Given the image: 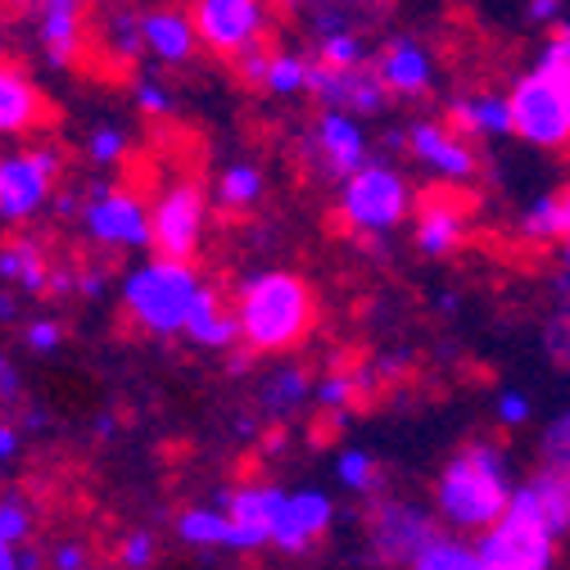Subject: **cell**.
Returning <instances> with one entry per match:
<instances>
[{"mask_svg": "<svg viewBox=\"0 0 570 570\" xmlns=\"http://www.w3.org/2000/svg\"><path fill=\"white\" fill-rule=\"evenodd\" d=\"M407 150L425 173H435L449 186H462L480 173L471 136H462L453 122H412L407 127Z\"/></svg>", "mask_w": 570, "mask_h": 570, "instance_id": "cell-11", "label": "cell"}, {"mask_svg": "<svg viewBox=\"0 0 570 570\" xmlns=\"http://www.w3.org/2000/svg\"><path fill=\"white\" fill-rule=\"evenodd\" d=\"M412 213V190L394 164H363L340 181V218L353 236H385Z\"/></svg>", "mask_w": 570, "mask_h": 570, "instance_id": "cell-5", "label": "cell"}, {"mask_svg": "<svg viewBox=\"0 0 570 570\" xmlns=\"http://www.w3.org/2000/svg\"><path fill=\"white\" fill-rule=\"evenodd\" d=\"M199 291H204V281H199L190 258L159 254V258L140 263L122 276V308L140 331L173 340V335H186V322H190Z\"/></svg>", "mask_w": 570, "mask_h": 570, "instance_id": "cell-4", "label": "cell"}, {"mask_svg": "<svg viewBox=\"0 0 570 570\" xmlns=\"http://www.w3.org/2000/svg\"><path fill=\"white\" fill-rule=\"evenodd\" d=\"M105 291H109V272H105V267L78 272V295H82V299H100Z\"/></svg>", "mask_w": 570, "mask_h": 570, "instance_id": "cell-47", "label": "cell"}, {"mask_svg": "<svg viewBox=\"0 0 570 570\" xmlns=\"http://www.w3.org/2000/svg\"><path fill=\"white\" fill-rule=\"evenodd\" d=\"M335 521V503L322 489H285L281 512L272 521V548L281 552H308Z\"/></svg>", "mask_w": 570, "mask_h": 570, "instance_id": "cell-14", "label": "cell"}, {"mask_svg": "<svg viewBox=\"0 0 570 570\" xmlns=\"http://www.w3.org/2000/svg\"><path fill=\"white\" fill-rule=\"evenodd\" d=\"M140 37H146V55L159 63H190L199 46V28L181 10H146L140 14Z\"/></svg>", "mask_w": 570, "mask_h": 570, "instance_id": "cell-21", "label": "cell"}, {"mask_svg": "<svg viewBox=\"0 0 570 570\" xmlns=\"http://www.w3.org/2000/svg\"><path fill=\"white\" fill-rule=\"evenodd\" d=\"M539 68L552 73V78H561V82H570V23H561L548 37V46L539 50Z\"/></svg>", "mask_w": 570, "mask_h": 570, "instance_id": "cell-37", "label": "cell"}, {"mask_svg": "<svg viewBox=\"0 0 570 570\" xmlns=\"http://www.w3.org/2000/svg\"><path fill=\"white\" fill-rule=\"evenodd\" d=\"M41 425H46V412L32 407V412H28V431H41Z\"/></svg>", "mask_w": 570, "mask_h": 570, "instance_id": "cell-56", "label": "cell"}, {"mask_svg": "<svg viewBox=\"0 0 570 570\" xmlns=\"http://www.w3.org/2000/svg\"><path fill=\"white\" fill-rule=\"evenodd\" d=\"M19 317V299L14 295H0V322H14Z\"/></svg>", "mask_w": 570, "mask_h": 570, "instance_id": "cell-54", "label": "cell"}, {"mask_svg": "<svg viewBox=\"0 0 570 570\" xmlns=\"http://www.w3.org/2000/svg\"><path fill=\"white\" fill-rule=\"evenodd\" d=\"M122 150H127V136H122L118 127H96L91 140H87V155H91V164H100V168H114V164L122 159Z\"/></svg>", "mask_w": 570, "mask_h": 570, "instance_id": "cell-39", "label": "cell"}, {"mask_svg": "<svg viewBox=\"0 0 570 570\" xmlns=\"http://www.w3.org/2000/svg\"><path fill=\"white\" fill-rule=\"evenodd\" d=\"M466 232H471V218H466V208L453 195H431L421 204L416 223H412V240H416V249L425 258L458 254L466 245Z\"/></svg>", "mask_w": 570, "mask_h": 570, "instance_id": "cell-18", "label": "cell"}, {"mask_svg": "<svg viewBox=\"0 0 570 570\" xmlns=\"http://www.w3.org/2000/svg\"><path fill=\"white\" fill-rule=\"evenodd\" d=\"M14 453H19V431L10 421H0V462H10Z\"/></svg>", "mask_w": 570, "mask_h": 570, "instance_id": "cell-49", "label": "cell"}, {"mask_svg": "<svg viewBox=\"0 0 570 570\" xmlns=\"http://www.w3.org/2000/svg\"><path fill=\"white\" fill-rule=\"evenodd\" d=\"M73 291H78V272L55 267V272H50V281H46V295H55V299H68Z\"/></svg>", "mask_w": 570, "mask_h": 570, "instance_id": "cell-48", "label": "cell"}, {"mask_svg": "<svg viewBox=\"0 0 570 570\" xmlns=\"http://www.w3.org/2000/svg\"><path fill=\"white\" fill-rule=\"evenodd\" d=\"M512 493H517V475L508 453L493 440H471L444 462L435 480V512L449 530L480 534L508 512Z\"/></svg>", "mask_w": 570, "mask_h": 570, "instance_id": "cell-2", "label": "cell"}, {"mask_svg": "<svg viewBox=\"0 0 570 570\" xmlns=\"http://www.w3.org/2000/svg\"><path fill=\"white\" fill-rule=\"evenodd\" d=\"M561 267H566V276H570V240H561Z\"/></svg>", "mask_w": 570, "mask_h": 570, "instance_id": "cell-57", "label": "cell"}, {"mask_svg": "<svg viewBox=\"0 0 570 570\" xmlns=\"http://www.w3.org/2000/svg\"><path fill=\"white\" fill-rule=\"evenodd\" d=\"M55 213H59V218H73V213H78V199L68 195V190H63V195H55Z\"/></svg>", "mask_w": 570, "mask_h": 570, "instance_id": "cell-52", "label": "cell"}, {"mask_svg": "<svg viewBox=\"0 0 570 570\" xmlns=\"http://www.w3.org/2000/svg\"><path fill=\"white\" fill-rule=\"evenodd\" d=\"M0 276L14 281L19 291H28V295H41L46 281H50V267L41 258V245H32V240L6 245V249H0Z\"/></svg>", "mask_w": 570, "mask_h": 570, "instance_id": "cell-26", "label": "cell"}, {"mask_svg": "<svg viewBox=\"0 0 570 570\" xmlns=\"http://www.w3.org/2000/svg\"><path fill=\"white\" fill-rule=\"evenodd\" d=\"M521 236L534 245L561 240V199L557 195H539L525 213H521Z\"/></svg>", "mask_w": 570, "mask_h": 570, "instance_id": "cell-32", "label": "cell"}, {"mask_svg": "<svg viewBox=\"0 0 570 570\" xmlns=\"http://www.w3.org/2000/svg\"><path fill=\"white\" fill-rule=\"evenodd\" d=\"M0 539L14 548L32 539V508L23 503V493H0Z\"/></svg>", "mask_w": 570, "mask_h": 570, "instance_id": "cell-35", "label": "cell"}, {"mask_svg": "<svg viewBox=\"0 0 570 570\" xmlns=\"http://www.w3.org/2000/svg\"><path fill=\"white\" fill-rule=\"evenodd\" d=\"M177 539L190 548H232L236 521L227 508H186L177 512Z\"/></svg>", "mask_w": 570, "mask_h": 570, "instance_id": "cell-25", "label": "cell"}, {"mask_svg": "<svg viewBox=\"0 0 570 570\" xmlns=\"http://www.w3.org/2000/svg\"><path fill=\"white\" fill-rule=\"evenodd\" d=\"M376 73H381V82L390 87V96H399V100H421V96H431V87H435V59H431V50H425L421 41L399 37V41H390V46L381 50Z\"/></svg>", "mask_w": 570, "mask_h": 570, "instance_id": "cell-17", "label": "cell"}, {"mask_svg": "<svg viewBox=\"0 0 570 570\" xmlns=\"http://www.w3.org/2000/svg\"><path fill=\"white\" fill-rule=\"evenodd\" d=\"M23 340H28V348H32V353H55V348L63 344V326H59L55 317H37V322L28 326V335H23Z\"/></svg>", "mask_w": 570, "mask_h": 570, "instance_id": "cell-42", "label": "cell"}, {"mask_svg": "<svg viewBox=\"0 0 570 570\" xmlns=\"http://www.w3.org/2000/svg\"><path fill=\"white\" fill-rule=\"evenodd\" d=\"M236 322H240V344L249 353H291L308 340L317 322L313 285L299 272H285V267L258 272L240 285Z\"/></svg>", "mask_w": 570, "mask_h": 570, "instance_id": "cell-3", "label": "cell"}, {"mask_svg": "<svg viewBox=\"0 0 570 570\" xmlns=\"http://www.w3.org/2000/svg\"><path fill=\"white\" fill-rule=\"evenodd\" d=\"M539 453H543V466L557 471V475L570 484V407L548 425V435H543Z\"/></svg>", "mask_w": 570, "mask_h": 570, "instance_id": "cell-34", "label": "cell"}, {"mask_svg": "<svg viewBox=\"0 0 570 570\" xmlns=\"http://www.w3.org/2000/svg\"><path fill=\"white\" fill-rule=\"evenodd\" d=\"M308 96H317L326 109H348V114H381L390 100V87L381 82L376 63H358V68H331V63H313L308 73Z\"/></svg>", "mask_w": 570, "mask_h": 570, "instance_id": "cell-13", "label": "cell"}, {"mask_svg": "<svg viewBox=\"0 0 570 570\" xmlns=\"http://www.w3.org/2000/svg\"><path fill=\"white\" fill-rule=\"evenodd\" d=\"M281 498H285V489L281 484H267V480H254V484H240V489H227L223 493V508L236 521L232 552H254V548H267L272 543V521L281 512Z\"/></svg>", "mask_w": 570, "mask_h": 570, "instance_id": "cell-16", "label": "cell"}, {"mask_svg": "<svg viewBox=\"0 0 570 570\" xmlns=\"http://www.w3.org/2000/svg\"><path fill=\"white\" fill-rule=\"evenodd\" d=\"M258 195H263V173L254 164L223 168V177H218V204L227 213H245L249 204H258Z\"/></svg>", "mask_w": 570, "mask_h": 570, "instance_id": "cell-28", "label": "cell"}, {"mask_svg": "<svg viewBox=\"0 0 570 570\" xmlns=\"http://www.w3.org/2000/svg\"><path fill=\"white\" fill-rule=\"evenodd\" d=\"M367 59L363 41L353 37L348 28H331L322 32V46H317V63H331V68H358Z\"/></svg>", "mask_w": 570, "mask_h": 570, "instance_id": "cell-33", "label": "cell"}, {"mask_svg": "<svg viewBox=\"0 0 570 570\" xmlns=\"http://www.w3.org/2000/svg\"><path fill=\"white\" fill-rule=\"evenodd\" d=\"M41 118H46V100L32 87V78L0 59V136H23L41 127Z\"/></svg>", "mask_w": 570, "mask_h": 570, "instance_id": "cell-22", "label": "cell"}, {"mask_svg": "<svg viewBox=\"0 0 570 570\" xmlns=\"http://www.w3.org/2000/svg\"><path fill=\"white\" fill-rule=\"evenodd\" d=\"M543 344H548V353H552V358L570 363V313H557V317L548 322V331H543Z\"/></svg>", "mask_w": 570, "mask_h": 570, "instance_id": "cell-43", "label": "cell"}, {"mask_svg": "<svg viewBox=\"0 0 570 570\" xmlns=\"http://www.w3.org/2000/svg\"><path fill=\"white\" fill-rule=\"evenodd\" d=\"M407 570H489V566H484V557H480L475 543L453 539V534H440V539H431V543H425L412 557Z\"/></svg>", "mask_w": 570, "mask_h": 570, "instance_id": "cell-27", "label": "cell"}, {"mask_svg": "<svg viewBox=\"0 0 570 570\" xmlns=\"http://www.w3.org/2000/svg\"><path fill=\"white\" fill-rule=\"evenodd\" d=\"M37 32L55 68H68L82 50V0H37Z\"/></svg>", "mask_w": 570, "mask_h": 570, "instance_id": "cell-19", "label": "cell"}, {"mask_svg": "<svg viewBox=\"0 0 570 570\" xmlns=\"http://www.w3.org/2000/svg\"><path fill=\"white\" fill-rule=\"evenodd\" d=\"M10 372V363H6V353H0V376H6Z\"/></svg>", "mask_w": 570, "mask_h": 570, "instance_id": "cell-58", "label": "cell"}, {"mask_svg": "<svg viewBox=\"0 0 570 570\" xmlns=\"http://www.w3.org/2000/svg\"><path fill=\"white\" fill-rule=\"evenodd\" d=\"M449 122L475 140H503L512 136V96L503 91H466L449 105Z\"/></svg>", "mask_w": 570, "mask_h": 570, "instance_id": "cell-20", "label": "cell"}, {"mask_svg": "<svg viewBox=\"0 0 570 570\" xmlns=\"http://www.w3.org/2000/svg\"><path fill=\"white\" fill-rule=\"evenodd\" d=\"M570 534V484L539 466L517 484L508 512L475 534L489 570H552L557 548Z\"/></svg>", "mask_w": 570, "mask_h": 570, "instance_id": "cell-1", "label": "cell"}, {"mask_svg": "<svg viewBox=\"0 0 570 570\" xmlns=\"http://www.w3.org/2000/svg\"><path fill=\"white\" fill-rule=\"evenodd\" d=\"M150 561H155V539L146 530H131L118 548V566L122 570H150Z\"/></svg>", "mask_w": 570, "mask_h": 570, "instance_id": "cell-40", "label": "cell"}, {"mask_svg": "<svg viewBox=\"0 0 570 570\" xmlns=\"http://www.w3.org/2000/svg\"><path fill=\"white\" fill-rule=\"evenodd\" d=\"M431 539H440V512L416 503H376L367 517V543L381 566H412Z\"/></svg>", "mask_w": 570, "mask_h": 570, "instance_id": "cell-10", "label": "cell"}, {"mask_svg": "<svg viewBox=\"0 0 570 570\" xmlns=\"http://www.w3.org/2000/svg\"><path fill=\"white\" fill-rule=\"evenodd\" d=\"M0 399H19V372H14V367L0 376Z\"/></svg>", "mask_w": 570, "mask_h": 570, "instance_id": "cell-51", "label": "cell"}, {"mask_svg": "<svg viewBox=\"0 0 570 570\" xmlns=\"http://www.w3.org/2000/svg\"><path fill=\"white\" fill-rule=\"evenodd\" d=\"M512 136L534 150H566L570 146V82L530 68L512 82Z\"/></svg>", "mask_w": 570, "mask_h": 570, "instance_id": "cell-6", "label": "cell"}, {"mask_svg": "<svg viewBox=\"0 0 570 570\" xmlns=\"http://www.w3.org/2000/svg\"><path fill=\"white\" fill-rule=\"evenodd\" d=\"M186 340H195L199 348H232L240 340V322H236V308H227L218 295L199 291L195 308H190V322H186Z\"/></svg>", "mask_w": 570, "mask_h": 570, "instance_id": "cell-23", "label": "cell"}, {"mask_svg": "<svg viewBox=\"0 0 570 570\" xmlns=\"http://www.w3.org/2000/svg\"><path fill=\"white\" fill-rule=\"evenodd\" d=\"M91 566V552H87V543H59L55 552H50V570H87Z\"/></svg>", "mask_w": 570, "mask_h": 570, "instance_id": "cell-44", "label": "cell"}, {"mask_svg": "<svg viewBox=\"0 0 570 570\" xmlns=\"http://www.w3.org/2000/svg\"><path fill=\"white\" fill-rule=\"evenodd\" d=\"M313 146L322 159V173L344 181L353 177L363 164H372V146H367V131L358 122V114L348 109H322L317 127H313Z\"/></svg>", "mask_w": 570, "mask_h": 570, "instance_id": "cell-15", "label": "cell"}, {"mask_svg": "<svg viewBox=\"0 0 570 570\" xmlns=\"http://www.w3.org/2000/svg\"><path fill=\"white\" fill-rule=\"evenodd\" d=\"M335 480H340V489L358 493V498H376V489H381V466H376V458L363 453V449H344V453L335 458Z\"/></svg>", "mask_w": 570, "mask_h": 570, "instance_id": "cell-29", "label": "cell"}, {"mask_svg": "<svg viewBox=\"0 0 570 570\" xmlns=\"http://www.w3.org/2000/svg\"><path fill=\"white\" fill-rule=\"evenodd\" d=\"M272 55H276V50H267L263 41L245 46V50L236 55V78H240L245 87H263V82H267V68H272Z\"/></svg>", "mask_w": 570, "mask_h": 570, "instance_id": "cell-38", "label": "cell"}, {"mask_svg": "<svg viewBox=\"0 0 570 570\" xmlns=\"http://www.w3.org/2000/svg\"><path fill=\"white\" fill-rule=\"evenodd\" d=\"M19 570H41V557H37L32 548H23V552H19Z\"/></svg>", "mask_w": 570, "mask_h": 570, "instance_id": "cell-55", "label": "cell"}, {"mask_svg": "<svg viewBox=\"0 0 570 570\" xmlns=\"http://www.w3.org/2000/svg\"><path fill=\"white\" fill-rule=\"evenodd\" d=\"M557 199H561V240H570V186Z\"/></svg>", "mask_w": 570, "mask_h": 570, "instance_id": "cell-53", "label": "cell"}, {"mask_svg": "<svg viewBox=\"0 0 570 570\" xmlns=\"http://www.w3.org/2000/svg\"><path fill=\"white\" fill-rule=\"evenodd\" d=\"M150 223H155V249L168 258H195L208 223V195L199 181H173L164 195L150 204Z\"/></svg>", "mask_w": 570, "mask_h": 570, "instance_id": "cell-9", "label": "cell"}, {"mask_svg": "<svg viewBox=\"0 0 570 570\" xmlns=\"http://www.w3.org/2000/svg\"><path fill=\"white\" fill-rule=\"evenodd\" d=\"M190 19L199 28V41L218 55H240L267 28L263 0H195Z\"/></svg>", "mask_w": 570, "mask_h": 570, "instance_id": "cell-12", "label": "cell"}, {"mask_svg": "<svg viewBox=\"0 0 570 570\" xmlns=\"http://www.w3.org/2000/svg\"><path fill=\"white\" fill-rule=\"evenodd\" d=\"M308 73H313V63L308 59H299V55H272V68H267V82H263V91H272V96H304L308 91Z\"/></svg>", "mask_w": 570, "mask_h": 570, "instance_id": "cell-31", "label": "cell"}, {"mask_svg": "<svg viewBox=\"0 0 570 570\" xmlns=\"http://www.w3.org/2000/svg\"><path fill=\"white\" fill-rule=\"evenodd\" d=\"M313 399H317L326 412L344 416L353 403H363V399H367V390H363L358 372H331V376H322V381L313 385Z\"/></svg>", "mask_w": 570, "mask_h": 570, "instance_id": "cell-30", "label": "cell"}, {"mask_svg": "<svg viewBox=\"0 0 570 570\" xmlns=\"http://www.w3.org/2000/svg\"><path fill=\"white\" fill-rule=\"evenodd\" d=\"M530 416H534V403L521 390H503V394H498V421H503V425H512V431H517V425H525Z\"/></svg>", "mask_w": 570, "mask_h": 570, "instance_id": "cell-41", "label": "cell"}, {"mask_svg": "<svg viewBox=\"0 0 570 570\" xmlns=\"http://www.w3.org/2000/svg\"><path fill=\"white\" fill-rule=\"evenodd\" d=\"M82 227L96 245L109 249H150L155 245V223L146 199H136L131 190H109L96 186L87 208H82Z\"/></svg>", "mask_w": 570, "mask_h": 570, "instance_id": "cell-8", "label": "cell"}, {"mask_svg": "<svg viewBox=\"0 0 570 570\" xmlns=\"http://www.w3.org/2000/svg\"><path fill=\"white\" fill-rule=\"evenodd\" d=\"M525 14H530V23H534V28H561L566 0H530Z\"/></svg>", "mask_w": 570, "mask_h": 570, "instance_id": "cell-46", "label": "cell"}, {"mask_svg": "<svg viewBox=\"0 0 570 570\" xmlns=\"http://www.w3.org/2000/svg\"><path fill=\"white\" fill-rule=\"evenodd\" d=\"M313 399V381L304 367H281L263 381L258 390V407L272 416V421H285V416H295L304 403Z\"/></svg>", "mask_w": 570, "mask_h": 570, "instance_id": "cell-24", "label": "cell"}, {"mask_svg": "<svg viewBox=\"0 0 570 570\" xmlns=\"http://www.w3.org/2000/svg\"><path fill=\"white\" fill-rule=\"evenodd\" d=\"M63 173V159L55 146L19 150L0 159V218L6 223H28L46 208L55 177Z\"/></svg>", "mask_w": 570, "mask_h": 570, "instance_id": "cell-7", "label": "cell"}, {"mask_svg": "<svg viewBox=\"0 0 570 570\" xmlns=\"http://www.w3.org/2000/svg\"><path fill=\"white\" fill-rule=\"evenodd\" d=\"M136 105L146 109V114H155V118H164V114H173V100H168V91L159 87V82H136Z\"/></svg>", "mask_w": 570, "mask_h": 570, "instance_id": "cell-45", "label": "cell"}, {"mask_svg": "<svg viewBox=\"0 0 570 570\" xmlns=\"http://www.w3.org/2000/svg\"><path fill=\"white\" fill-rule=\"evenodd\" d=\"M0 570H19V548L0 539Z\"/></svg>", "mask_w": 570, "mask_h": 570, "instance_id": "cell-50", "label": "cell"}, {"mask_svg": "<svg viewBox=\"0 0 570 570\" xmlns=\"http://www.w3.org/2000/svg\"><path fill=\"white\" fill-rule=\"evenodd\" d=\"M109 41L122 59H136L146 55V37H140V14L136 10H114L109 14Z\"/></svg>", "mask_w": 570, "mask_h": 570, "instance_id": "cell-36", "label": "cell"}]
</instances>
